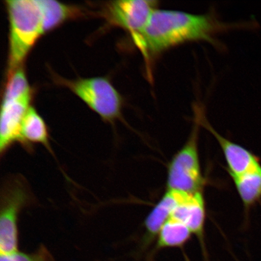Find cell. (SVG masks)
<instances>
[{
    "label": "cell",
    "instance_id": "1",
    "mask_svg": "<svg viewBox=\"0 0 261 261\" xmlns=\"http://www.w3.org/2000/svg\"><path fill=\"white\" fill-rule=\"evenodd\" d=\"M224 29L227 25L212 15L156 9L145 29L133 39L148 57L187 41L213 42L214 35Z\"/></svg>",
    "mask_w": 261,
    "mask_h": 261
},
{
    "label": "cell",
    "instance_id": "2",
    "mask_svg": "<svg viewBox=\"0 0 261 261\" xmlns=\"http://www.w3.org/2000/svg\"><path fill=\"white\" fill-rule=\"evenodd\" d=\"M6 3L10 26L9 74L21 67L45 32L38 0H8Z\"/></svg>",
    "mask_w": 261,
    "mask_h": 261
},
{
    "label": "cell",
    "instance_id": "3",
    "mask_svg": "<svg viewBox=\"0 0 261 261\" xmlns=\"http://www.w3.org/2000/svg\"><path fill=\"white\" fill-rule=\"evenodd\" d=\"M34 195L21 175H13L3 182L0 205V254L18 252V218L34 203Z\"/></svg>",
    "mask_w": 261,
    "mask_h": 261
},
{
    "label": "cell",
    "instance_id": "4",
    "mask_svg": "<svg viewBox=\"0 0 261 261\" xmlns=\"http://www.w3.org/2000/svg\"><path fill=\"white\" fill-rule=\"evenodd\" d=\"M200 124L195 119L190 136L169 162L166 189L194 194L203 191L205 184L198 149Z\"/></svg>",
    "mask_w": 261,
    "mask_h": 261
},
{
    "label": "cell",
    "instance_id": "5",
    "mask_svg": "<svg viewBox=\"0 0 261 261\" xmlns=\"http://www.w3.org/2000/svg\"><path fill=\"white\" fill-rule=\"evenodd\" d=\"M61 83L106 121L113 123L121 115V96L107 78L61 80Z\"/></svg>",
    "mask_w": 261,
    "mask_h": 261
},
{
    "label": "cell",
    "instance_id": "6",
    "mask_svg": "<svg viewBox=\"0 0 261 261\" xmlns=\"http://www.w3.org/2000/svg\"><path fill=\"white\" fill-rule=\"evenodd\" d=\"M194 111L195 119L201 126L204 127L212 134L220 145L230 177L261 169V163L258 156L249 149L224 138L218 133L207 121L200 106H195Z\"/></svg>",
    "mask_w": 261,
    "mask_h": 261
},
{
    "label": "cell",
    "instance_id": "7",
    "mask_svg": "<svg viewBox=\"0 0 261 261\" xmlns=\"http://www.w3.org/2000/svg\"><path fill=\"white\" fill-rule=\"evenodd\" d=\"M158 4V2L146 0L113 2L108 6V16L112 23L129 31L134 37L145 29Z\"/></svg>",
    "mask_w": 261,
    "mask_h": 261
},
{
    "label": "cell",
    "instance_id": "8",
    "mask_svg": "<svg viewBox=\"0 0 261 261\" xmlns=\"http://www.w3.org/2000/svg\"><path fill=\"white\" fill-rule=\"evenodd\" d=\"M31 94L20 99L3 101L0 119V155L4 156L15 143H19L22 122L30 106Z\"/></svg>",
    "mask_w": 261,
    "mask_h": 261
},
{
    "label": "cell",
    "instance_id": "9",
    "mask_svg": "<svg viewBox=\"0 0 261 261\" xmlns=\"http://www.w3.org/2000/svg\"><path fill=\"white\" fill-rule=\"evenodd\" d=\"M187 194L166 189L165 193L147 215L143 223L145 233L140 242L139 253L144 252L156 240L161 228L170 219L173 212Z\"/></svg>",
    "mask_w": 261,
    "mask_h": 261
},
{
    "label": "cell",
    "instance_id": "10",
    "mask_svg": "<svg viewBox=\"0 0 261 261\" xmlns=\"http://www.w3.org/2000/svg\"><path fill=\"white\" fill-rule=\"evenodd\" d=\"M171 218L181 221L189 228L200 243L204 261H210L205 243V204L203 191L186 195Z\"/></svg>",
    "mask_w": 261,
    "mask_h": 261
},
{
    "label": "cell",
    "instance_id": "11",
    "mask_svg": "<svg viewBox=\"0 0 261 261\" xmlns=\"http://www.w3.org/2000/svg\"><path fill=\"white\" fill-rule=\"evenodd\" d=\"M19 143L29 153L34 151V145H43L57 160L49 142L46 124L34 107L29 108L22 122Z\"/></svg>",
    "mask_w": 261,
    "mask_h": 261
},
{
    "label": "cell",
    "instance_id": "12",
    "mask_svg": "<svg viewBox=\"0 0 261 261\" xmlns=\"http://www.w3.org/2000/svg\"><path fill=\"white\" fill-rule=\"evenodd\" d=\"M192 234L185 224L171 218L160 231L154 247L147 256V261H154L156 254L163 249L172 248L184 249L191 239Z\"/></svg>",
    "mask_w": 261,
    "mask_h": 261
},
{
    "label": "cell",
    "instance_id": "13",
    "mask_svg": "<svg viewBox=\"0 0 261 261\" xmlns=\"http://www.w3.org/2000/svg\"><path fill=\"white\" fill-rule=\"evenodd\" d=\"M243 204L245 212L261 201V169L231 177Z\"/></svg>",
    "mask_w": 261,
    "mask_h": 261
},
{
    "label": "cell",
    "instance_id": "14",
    "mask_svg": "<svg viewBox=\"0 0 261 261\" xmlns=\"http://www.w3.org/2000/svg\"><path fill=\"white\" fill-rule=\"evenodd\" d=\"M41 10L44 32L51 30L67 19L81 14L80 9L55 0H38Z\"/></svg>",
    "mask_w": 261,
    "mask_h": 261
},
{
    "label": "cell",
    "instance_id": "15",
    "mask_svg": "<svg viewBox=\"0 0 261 261\" xmlns=\"http://www.w3.org/2000/svg\"><path fill=\"white\" fill-rule=\"evenodd\" d=\"M3 101H9L20 99L31 94L30 86L24 71L20 67L9 74Z\"/></svg>",
    "mask_w": 261,
    "mask_h": 261
},
{
    "label": "cell",
    "instance_id": "16",
    "mask_svg": "<svg viewBox=\"0 0 261 261\" xmlns=\"http://www.w3.org/2000/svg\"><path fill=\"white\" fill-rule=\"evenodd\" d=\"M0 261H55L54 256L43 245L35 252L28 254L15 252L9 254H0Z\"/></svg>",
    "mask_w": 261,
    "mask_h": 261
}]
</instances>
